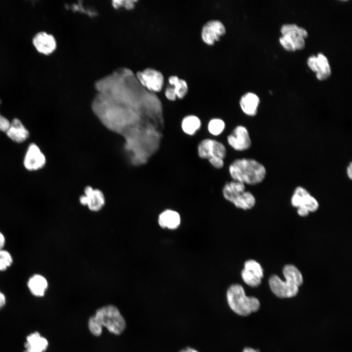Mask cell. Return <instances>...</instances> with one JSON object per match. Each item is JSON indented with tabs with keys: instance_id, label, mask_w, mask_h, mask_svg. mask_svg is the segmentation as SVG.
Returning a JSON list of instances; mask_svg holds the SVG:
<instances>
[{
	"instance_id": "obj_24",
	"label": "cell",
	"mask_w": 352,
	"mask_h": 352,
	"mask_svg": "<svg viewBox=\"0 0 352 352\" xmlns=\"http://www.w3.org/2000/svg\"><path fill=\"white\" fill-rule=\"evenodd\" d=\"M241 276L244 282L250 286H257L261 283V278L244 268L242 271Z\"/></svg>"
},
{
	"instance_id": "obj_37",
	"label": "cell",
	"mask_w": 352,
	"mask_h": 352,
	"mask_svg": "<svg viewBox=\"0 0 352 352\" xmlns=\"http://www.w3.org/2000/svg\"><path fill=\"white\" fill-rule=\"evenodd\" d=\"M5 304V296L0 291V309L4 306Z\"/></svg>"
},
{
	"instance_id": "obj_6",
	"label": "cell",
	"mask_w": 352,
	"mask_h": 352,
	"mask_svg": "<svg viewBox=\"0 0 352 352\" xmlns=\"http://www.w3.org/2000/svg\"><path fill=\"white\" fill-rule=\"evenodd\" d=\"M137 78L142 86L153 92H160L164 85L163 74L155 68H148L138 72Z\"/></svg>"
},
{
	"instance_id": "obj_32",
	"label": "cell",
	"mask_w": 352,
	"mask_h": 352,
	"mask_svg": "<svg viewBox=\"0 0 352 352\" xmlns=\"http://www.w3.org/2000/svg\"><path fill=\"white\" fill-rule=\"evenodd\" d=\"M10 123L7 118L0 113V131L6 132L10 125Z\"/></svg>"
},
{
	"instance_id": "obj_34",
	"label": "cell",
	"mask_w": 352,
	"mask_h": 352,
	"mask_svg": "<svg viewBox=\"0 0 352 352\" xmlns=\"http://www.w3.org/2000/svg\"><path fill=\"white\" fill-rule=\"evenodd\" d=\"M297 35L305 39L308 37V34L305 29L301 27H299L297 31Z\"/></svg>"
},
{
	"instance_id": "obj_20",
	"label": "cell",
	"mask_w": 352,
	"mask_h": 352,
	"mask_svg": "<svg viewBox=\"0 0 352 352\" xmlns=\"http://www.w3.org/2000/svg\"><path fill=\"white\" fill-rule=\"evenodd\" d=\"M167 81L175 90L177 99L181 100L184 98L188 91L187 82L176 75L168 76Z\"/></svg>"
},
{
	"instance_id": "obj_27",
	"label": "cell",
	"mask_w": 352,
	"mask_h": 352,
	"mask_svg": "<svg viewBox=\"0 0 352 352\" xmlns=\"http://www.w3.org/2000/svg\"><path fill=\"white\" fill-rule=\"evenodd\" d=\"M88 327L90 332L96 336H100L102 332V327L94 316H91L88 321Z\"/></svg>"
},
{
	"instance_id": "obj_21",
	"label": "cell",
	"mask_w": 352,
	"mask_h": 352,
	"mask_svg": "<svg viewBox=\"0 0 352 352\" xmlns=\"http://www.w3.org/2000/svg\"><path fill=\"white\" fill-rule=\"evenodd\" d=\"M245 191V185L241 182L232 180L227 182L222 188L224 198L229 201L237 194Z\"/></svg>"
},
{
	"instance_id": "obj_10",
	"label": "cell",
	"mask_w": 352,
	"mask_h": 352,
	"mask_svg": "<svg viewBox=\"0 0 352 352\" xmlns=\"http://www.w3.org/2000/svg\"><path fill=\"white\" fill-rule=\"evenodd\" d=\"M79 201L81 204L87 205L90 211L98 212L104 206L105 198L101 190L88 186L85 188L84 195L80 197Z\"/></svg>"
},
{
	"instance_id": "obj_33",
	"label": "cell",
	"mask_w": 352,
	"mask_h": 352,
	"mask_svg": "<svg viewBox=\"0 0 352 352\" xmlns=\"http://www.w3.org/2000/svg\"><path fill=\"white\" fill-rule=\"evenodd\" d=\"M210 164L217 169L222 168L224 164V159L219 158H213L208 159Z\"/></svg>"
},
{
	"instance_id": "obj_12",
	"label": "cell",
	"mask_w": 352,
	"mask_h": 352,
	"mask_svg": "<svg viewBox=\"0 0 352 352\" xmlns=\"http://www.w3.org/2000/svg\"><path fill=\"white\" fill-rule=\"evenodd\" d=\"M46 162L45 155L34 143L28 146L23 159L24 167L29 171H36L43 168Z\"/></svg>"
},
{
	"instance_id": "obj_7",
	"label": "cell",
	"mask_w": 352,
	"mask_h": 352,
	"mask_svg": "<svg viewBox=\"0 0 352 352\" xmlns=\"http://www.w3.org/2000/svg\"><path fill=\"white\" fill-rule=\"evenodd\" d=\"M226 33L223 23L218 20H210L202 26L200 32L201 39L207 45H213L219 41Z\"/></svg>"
},
{
	"instance_id": "obj_28",
	"label": "cell",
	"mask_w": 352,
	"mask_h": 352,
	"mask_svg": "<svg viewBox=\"0 0 352 352\" xmlns=\"http://www.w3.org/2000/svg\"><path fill=\"white\" fill-rule=\"evenodd\" d=\"M299 26L295 24H285L282 25L281 32L283 36L297 35Z\"/></svg>"
},
{
	"instance_id": "obj_25",
	"label": "cell",
	"mask_w": 352,
	"mask_h": 352,
	"mask_svg": "<svg viewBox=\"0 0 352 352\" xmlns=\"http://www.w3.org/2000/svg\"><path fill=\"white\" fill-rule=\"evenodd\" d=\"M244 269L248 270L261 279L263 277V269L261 265L254 260L246 261L244 264Z\"/></svg>"
},
{
	"instance_id": "obj_1",
	"label": "cell",
	"mask_w": 352,
	"mask_h": 352,
	"mask_svg": "<svg viewBox=\"0 0 352 352\" xmlns=\"http://www.w3.org/2000/svg\"><path fill=\"white\" fill-rule=\"evenodd\" d=\"M233 180L255 185L262 182L266 176L265 166L256 159L241 158L234 160L228 167Z\"/></svg>"
},
{
	"instance_id": "obj_2",
	"label": "cell",
	"mask_w": 352,
	"mask_h": 352,
	"mask_svg": "<svg viewBox=\"0 0 352 352\" xmlns=\"http://www.w3.org/2000/svg\"><path fill=\"white\" fill-rule=\"evenodd\" d=\"M285 281L273 275L269 280L270 287L273 293L280 298H290L297 295L299 286L303 282V276L294 265L287 264L283 268Z\"/></svg>"
},
{
	"instance_id": "obj_30",
	"label": "cell",
	"mask_w": 352,
	"mask_h": 352,
	"mask_svg": "<svg viewBox=\"0 0 352 352\" xmlns=\"http://www.w3.org/2000/svg\"><path fill=\"white\" fill-rule=\"evenodd\" d=\"M291 39L294 48L296 50H301L305 47V39L297 35L289 36Z\"/></svg>"
},
{
	"instance_id": "obj_38",
	"label": "cell",
	"mask_w": 352,
	"mask_h": 352,
	"mask_svg": "<svg viewBox=\"0 0 352 352\" xmlns=\"http://www.w3.org/2000/svg\"><path fill=\"white\" fill-rule=\"evenodd\" d=\"M5 243V238L3 235L0 232V250L2 249Z\"/></svg>"
},
{
	"instance_id": "obj_19",
	"label": "cell",
	"mask_w": 352,
	"mask_h": 352,
	"mask_svg": "<svg viewBox=\"0 0 352 352\" xmlns=\"http://www.w3.org/2000/svg\"><path fill=\"white\" fill-rule=\"evenodd\" d=\"M201 122L196 115L190 114L184 116L181 120V127L183 132L189 135H193L200 129Z\"/></svg>"
},
{
	"instance_id": "obj_26",
	"label": "cell",
	"mask_w": 352,
	"mask_h": 352,
	"mask_svg": "<svg viewBox=\"0 0 352 352\" xmlns=\"http://www.w3.org/2000/svg\"><path fill=\"white\" fill-rule=\"evenodd\" d=\"M13 262L11 254L6 250H0V271L5 270Z\"/></svg>"
},
{
	"instance_id": "obj_39",
	"label": "cell",
	"mask_w": 352,
	"mask_h": 352,
	"mask_svg": "<svg viewBox=\"0 0 352 352\" xmlns=\"http://www.w3.org/2000/svg\"><path fill=\"white\" fill-rule=\"evenodd\" d=\"M180 352H198V351L194 349L187 347L184 349L180 351Z\"/></svg>"
},
{
	"instance_id": "obj_8",
	"label": "cell",
	"mask_w": 352,
	"mask_h": 352,
	"mask_svg": "<svg viewBox=\"0 0 352 352\" xmlns=\"http://www.w3.org/2000/svg\"><path fill=\"white\" fill-rule=\"evenodd\" d=\"M291 203L295 207L303 208L309 212L316 211L319 207L317 199L301 186L295 189L291 198Z\"/></svg>"
},
{
	"instance_id": "obj_14",
	"label": "cell",
	"mask_w": 352,
	"mask_h": 352,
	"mask_svg": "<svg viewBox=\"0 0 352 352\" xmlns=\"http://www.w3.org/2000/svg\"><path fill=\"white\" fill-rule=\"evenodd\" d=\"M7 136L12 141L21 143L26 140L29 136V132L21 121L14 118L6 132Z\"/></svg>"
},
{
	"instance_id": "obj_11",
	"label": "cell",
	"mask_w": 352,
	"mask_h": 352,
	"mask_svg": "<svg viewBox=\"0 0 352 352\" xmlns=\"http://www.w3.org/2000/svg\"><path fill=\"white\" fill-rule=\"evenodd\" d=\"M32 43L38 52L45 55L52 54L57 47L54 36L45 31L36 33L32 38Z\"/></svg>"
},
{
	"instance_id": "obj_17",
	"label": "cell",
	"mask_w": 352,
	"mask_h": 352,
	"mask_svg": "<svg viewBox=\"0 0 352 352\" xmlns=\"http://www.w3.org/2000/svg\"><path fill=\"white\" fill-rule=\"evenodd\" d=\"M236 207L243 210L250 209L255 204L254 196L249 191H244L234 196L229 201Z\"/></svg>"
},
{
	"instance_id": "obj_18",
	"label": "cell",
	"mask_w": 352,
	"mask_h": 352,
	"mask_svg": "<svg viewBox=\"0 0 352 352\" xmlns=\"http://www.w3.org/2000/svg\"><path fill=\"white\" fill-rule=\"evenodd\" d=\"M30 292L36 296H43L48 287L46 279L42 275L35 274L31 277L27 283Z\"/></svg>"
},
{
	"instance_id": "obj_23",
	"label": "cell",
	"mask_w": 352,
	"mask_h": 352,
	"mask_svg": "<svg viewBox=\"0 0 352 352\" xmlns=\"http://www.w3.org/2000/svg\"><path fill=\"white\" fill-rule=\"evenodd\" d=\"M208 132L213 135L218 136L224 130L225 123L224 121L219 118H214L209 120L208 123Z\"/></svg>"
},
{
	"instance_id": "obj_9",
	"label": "cell",
	"mask_w": 352,
	"mask_h": 352,
	"mask_svg": "<svg viewBox=\"0 0 352 352\" xmlns=\"http://www.w3.org/2000/svg\"><path fill=\"white\" fill-rule=\"evenodd\" d=\"M227 141L229 145L237 151H246L251 146L249 132L243 125L237 126L227 136Z\"/></svg>"
},
{
	"instance_id": "obj_36",
	"label": "cell",
	"mask_w": 352,
	"mask_h": 352,
	"mask_svg": "<svg viewBox=\"0 0 352 352\" xmlns=\"http://www.w3.org/2000/svg\"><path fill=\"white\" fill-rule=\"evenodd\" d=\"M297 213L300 216L305 217L308 215L309 212L303 208H298Z\"/></svg>"
},
{
	"instance_id": "obj_3",
	"label": "cell",
	"mask_w": 352,
	"mask_h": 352,
	"mask_svg": "<svg viewBox=\"0 0 352 352\" xmlns=\"http://www.w3.org/2000/svg\"><path fill=\"white\" fill-rule=\"evenodd\" d=\"M226 297L230 308L241 316H247L257 311L260 306L258 299L245 295L243 287L235 284L229 286L227 290Z\"/></svg>"
},
{
	"instance_id": "obj_35",
	"label": "cell",
	"mask_w": 352,
	"mask_h": 352,
	"mask_svg": "<svg viewBox=\"0 0 352 352\" xmlns=\"http://www.w3.org/2000/svg\"><path fill=\"white\" fill-rule=\"evenodd\" d=\"M346 174L348 178L351 180L352 179V163L350 162L346 168Z\"/></svg>"
},
{
	"instance_id": "obj_22",
	"label": "cell",
	"mask_w": 352,
	"mask_h": 352,
	"mask_svg": "<svg viewBox=\"0 0 352 352\" xmlns=\"http://www.w3.org/2000/svg\"><path fill=\"white\" fill-rule=\"evenodd\" d=\"M317 59L319 71L316 73L318 80L323 81L327 79L331 74V69L327 58L322 53L317 54Z\"/></svg>"
},
{
	"instance_id": "obj_16",
	"label": "cell",
	"mask_w": 352,
	"mask_h": 352,
	"mask_svg": "<svg viewBox=\"0 0 352 352\" xmlns=\"http://www.w3.org/2000/svg\"><path fill=\"white\" fill-rule=\"evenodd\" d=\"M180 216L176 211L167 209L161 212L158 218V222L160 227L169 229H176L180 225Z\"/></svg>"
},
{
	"instance_id": "obj_40",
	"label": "cell",
	"mask_w": 352,
	"mask_h": 352,
	"mask_svg": "<svg viewBox=\"0 0 352 352\" xmlns=\"http://www.w3.org/2000/svg\"><path fill=\"white\" fill-rule=\"evenodd\" d=\"M242 352H259V351L251 348L247 347L243 350Z\"/></svg>"
},
{
	"instance_id": "obj_5",
	"label": "cell",
	"mask_w": 352,
	"mask_h": 352,
	"mask_svg": "<svg viewBox=\"0 0 352 352\" xmlns=\"http://www.w3.org/2000/svg\"><path fill=\"white\" fill-rule=\"evenodd\" d=\"M198 154L202 159L219 158L224 159L226 155V149L220 141L211 138L201 140L198 146Z\"/></svg>"
},
{
	"instance_id": "obj_4",
	"label": "cell",
	"mask_w": 352,
	"mask_h": 352,
	"mask_svg": "<svg viewBox=\"0 0 352 352\" xmlns=\"http://www.w3.org/2000/svg\"><path fill=\"white\" fill-rule=\"evenodd\" d=\"M101 326L115 335L121 334L126 328V322L117 307L105 306L98 308L94 315Z\"/></svg>"
},
{
	"instance_id": "obj_13",
	"label": "cell",
	"mask_w": 352,
	"mask_h": 352,
	"mask_svg": "<svg viewBox=\"0 0 352 352\" xmlns=\"http://www.w3.org/2000/svg\"><path fill=\"white\" fill-rule=\"evenodd\" d=\"M260 102V98L257 94L248 92L241 97L239 104L243 113L252 117L257 114Z\"/></svg>"
},
{
	"instance_id": "obj_31",
	"label": "cell",
	"mask_w": 352,
	"mask_h": 352,
	"mask_svg": "<svg viewBox=\"0 0 352 352\" xmlns=\"http://www.w3.org/2000/svg\"><path fill=\"white\" fill-rule=\"evenodd\" d=\"M307 64L310 69L313 72L317 73L319 71V66L316 56H310L307 61Z\"/></svg>"
},
{
	"instance_id": "obj_15",
	"label": "cell",
	"mask_w": 352,
	"mask_h": 352,
	"mask_svg": "<svg viewBox=\"0 0 352 352\" xmlns=\"http://www.w3.org/2000/svg\"><path fill=\"white\" fill-rule=\"evenodd\" d=\"M48 341L38 332L31 333L26 337L24 352H44L48 347Z\"/></svg>"
},
{
	"instance_id": "obj_29",
	"label": "cell",
	"mask_w": 352,
	"mask_h": 352,
	"mask_svg": "<svg viewBox=\"0 0 352 352\" xmlns=\"http://www.w3.org/2000/svg\"><path fill=\"white\" fill-rule=\"evenodd\" d=\"M279 42L282 46L287 51H295L292 41L289 36H282L280 38Z\"/></svg>"
}]
</instances>
